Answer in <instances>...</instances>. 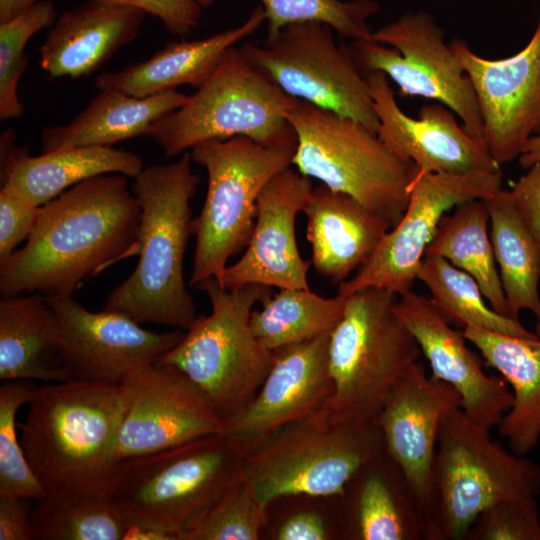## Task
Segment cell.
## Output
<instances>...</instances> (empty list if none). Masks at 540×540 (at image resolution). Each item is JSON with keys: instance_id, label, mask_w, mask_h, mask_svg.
Segmentation results:
<instances>
[{"instance_id": "6da1fadb", "label": "cell", "mask_w": 540, "mask_h": 540, "mask_svg": "<svg viewBox=\"0 0 540 540\" xmlns=\"http://www.w3.org/2000/svg\"><path fill=\"white\" fill-rule=\"evenodd\" d=\"M127 176L88 178L40 207L26 244L0 263V294L73 295L88 276L136 254L140 203Z\"/></svg>"}, {"instance_id": "7a4b0ae2", "label": "cell", "mask_w": 540, "mask_h": 540, "mask_svg": "<svg viewBox=\"0 0 540 540\" xmlns=\"http://www.w3.org/2000/svg\"><path fill=\"white\" fill-rule=\"evenodd\" d=\"M27 405L20 442L46 495L108 496L118 463L121 385L44 382Z\"/></svg>"}, {"instance_id": "3957f363", "label": "cell", "mask_w": 540, "mask_h": 540, "mask_svg": "<svg viewBox=\"0 0 540 540\" xmlns=\"http://www.w3.org/2000/svg\"><path fill=\"white\" fill-rule=\"evenodd\" d=\"M184 152L175 162L144 167L134 178L132 191L141 206L136 252L131 275L108 295L104 310L133 321L155 323L186 331L196 309L183 274V262L192 234L191 200L199 176Z\"/></svg>"}, {"instance_id": "277c9868", "label": "cell", "mask_w": 540, "mask_h": 540, "mask_svg": "<svg viewBox=\"0 0 540 540\" xmlns=\"http://www.w3.org/2000/svg\"><path fill=\"white\" fill-rule=\"evenodd\" d=\"M242 449L224 434L121 460L108 497L132 538L186 540L236 479Z\"/></svg>"}, {"instance_id": "5b68a950", "label": "cell", "mask_w": 540, "mask_h": 540, "mask_svg": "<svg viewBox=\"0 0 540 540\" xmlns=\"http://www.w3.org/2000/svg\"><path fill=\"white\" fill-rule=\"evenodd\" d=\"M344 297L329 338L333 394L325 411L336 422L375 424L395 382L422 352L394 310L396 293L367 287Z\"/></svg>"}, {"instance_id": "8992f818", "label": "cell", "mask_w": 540, "mask_h": 540, "mask_svg": "<svg viewBox=\"0 0 540 540\" xmlns=\"http://www.w3.org/2000/svg\"><path fill=\"white\" fill-rule=\"evenodd\" d=\"M461 408L440 426L427 507L426 540H463L476 518L507 499L540 492V467L508 452Z\"/></svg>"}, {"instance_id": "52a82bcc", "label": "cell", "mask_w": 540, "mask_h": 540, "mask_svg": "<svg viewBox=\"0 0 540 540\" xmlns=\"http://www.w3.org/2000/svg\"><path fill=\"white\" fill-rule=\"evenodd\" d=\"M205 292L211 313L200 315L157 364L184 373L226 421L256 395L273 362L250 327L253 306L271 296V287L222 286L214 277L195 286Z\"/></svg>"}, {"instance_id": "ba28073f", "label": "cell", "mask_w": 540, "mask_h": 540, "mask_svg": "<svg viewBox=\"0 0 540 540\" xmlns=\"http://www.w3.org/2000/svg\"><path fill=\"white\" fill-rule=\"evenodd\" d=\"M297 147L292 165L333 191L354 198L394 227L417 172L363 124L303 100L286 112Z\"/></svg>"}, {"instance_id": "9c48e42d", "label": "cell", "mask_w": 540, "mask_h": 540, "mask_svg": "<svg viewBox=\"0 0 540 540\" xmlns=\"http://www.w3.org/2000/svg\"><path fill=\"white\" fill-rule=\"evenodd\" d=\"M383 450L376 424L336 422L323 410L245 451L239 475L266 506L291 495L343 496L352 478Z\"/></svg>"}, {"instance_id": "30bf717a", "label": "cell", "mask_w": 540, "mask_h": 540, "mask_svg": "<svg viewBox=\"0 0 540 540\" xmlns=\"http://www.w3.org/2000/svg\"><path fill=\"white\" fill-rule=\"evenodd\" d=\"M296 147L297 142L267 145L236 136L191 148L192 161L207 172L208 187L201 212L192 221L195 251L190 286L212 277L221 283L229 259L250 240L262 189L292 165Z\"/></svg>"}, {"instance_id": "8fae6325", "label": "cell", "mask_w": 540, "mask_h": 540, "mask_svg": "<svg viewBox=\"0 0 540 540\" xmlns=\"http://www.w3.org/2000/svg\"><path fill=\"white\" fill-rule=\"evenodd\" d=\"M243 55L230 47L209 78L179 109L149 128L166 156H174L213 139L236 136L274 145L296 143L286 118L294 102Z\"/></svg>"}, {"instance_id": "7c38bea8", "label": "cell", "mask_w": 540, "mask_h": 540, "mask_svg": "<svg viewBox=\"0 0 540 540\" xmlns=\"http://www.w3.org/2000/svg\"><path fill=\"white\" fill-rule=\"evenodd\" d=\"M321 22L290 24L260 44L244 43L247 60L285 94L353 119L377 133L379 120L365 74L350 48Z\"/></svg>"}, {"instance_id": "4fadbf2b", "label": "cell", "mask_w": 540, "mask_h": 540, "mask_svg": "<svg viewBox=\"0 0 540 540\" xmlns=\"http://www.w3.org/2000/svg\"><path fill=\"white\" fill-rule=\"evenodd\" d=\"M351 54L365 74L380 71L399 87L402 96H421L444 104L460 117L463 128L482 139L477 97L433 16L406 12L372 33L353 40Z\"/></svg>"}, {"instance_id": "5bb4252c", "label": "cell", "mask_w": 540, "mask_h": 540, "mask_svg": "<svg viewBox=\"0 0 540 540\" xmlns=\"http://www.w3.org/2000/svg\"><path fill=\"white\" fill-rule=\"evenodd\" d=\"M502 189L496 172L415 174L406 210L384 235L356 274L341 283L338 295L348 296L367 287L388 289L398 296L411 290L442 217L469 200H485Z\"/></svg>"}, {"instance_id": "9a60e30c", "label": "cell", "mask_w": 540, "mask_h": 540, "mask_svg": "<svg viewBox=\"0 0 540 540\" xmlns=\"http://www.w3.org/2000/svg\"><path fill=\"white\" fill-rule=\"evenodd\" d=\"M120 385L123 410L116 443L118 462L223 433L225 420L174 367L154 363Z\"/></svg>"}, {"instance_id": "2e32d148", "label": "cell", "mask_w": 540, "mask_h": 540, "mask_svg": "<svg viewBox=\"0 0 540 540\" xmlns=\"http://www.w3.org/2000/svg\"><path fill=\"white\" fill-rule=\"evenodd\" d=\"M449 46L472 82L490 154L499 165L514 160L540 134V18L527 45L508 58H483L458 38Z\"/></svg>"}, {"instance_id": "e0dca14e", "label": "cell", "mask_w": 540, "mask_h": 540, "mask_svg": "<svg viewBox=\"0 0 540 540\" xmlns=\"http://www.w3.org/2000/svg\"><path fill=\"white\" fill-rule=\"evenodd\" d=\"M61 327L62 354L69 381L121 384L156 361L182 339L179 329L156 333L127 316L91 312L73 295L46 296Z\"/></svg>"}, {"instance_id": "ac0fdd59", "label": "cell", "mask_w": 540, "mask_h": 540, "mask_svg": "<svg viewBox=\"0 0 540 540\" xmlns=\"http://www.w3.org/2000/svg\"><path fill=\"white\" fill-rule=\"evenodd\" d=\"M329 338L330 333L274 351L270 370L256 395L225 421L222 434L243 454L281 428L327 408L333 394Z\"/></svg>"}, {"instance_id": "d6986e66", "label": "cell", "mask_w": 540, "mask_h": 540, "mask_svg": "<svg viewBox=\"0 0 540 540\" xmlns=\"http://www.w3.org/2000/svg\"><path fill=\"white\" fill-rule=\"evenodd\" d=\"M365 77L379 120L378 137L396 155L413 162L417 174L500 170L483 139L460 126L450 108L442 103L423 105L414 119L398 106L383 72H366Z\"/></svg>"}, {"instance_id": "ffe728a7", "label": "cell", "mask_w": 540, "mask_h": 540, "mask_svg": "<svg viewBox=\"0 0 540 540\" xmlns=\"http://www.w3.org/2000/svg\"><path fill=\"white\" fill-rule=\"evenodd\" d=\"M311 178L291 166L274 175L257 200L256 220L244 254L228 265L221 285L309 289L311 262L300 255L295 221L313 190Z\"/></svg>"}, {"instance_id": "44dd1931", "label": "cell", "mask_w": 540, "mask_h": 540, "mask_svg": "<svg viewBox=\"0 0 540 540\" xmlns=\"http://www.w3.org/2000/svg\"><path fill=\"white\" fill-rule=\"evenodd\" d=\"M394 310L428 360L431 376L457 390L461 409L474 421L488 429L498 426L512 405V391L503 378L486 374L463 332L430 298L412 289L398 296Z\"/></svg>"}, {"instance_id": "7402d4cb", "label": "cell", "mask_w": 540, "mask_h": 540, "mask_svg": "<svg viewBox=\"0 0 540 540\" xmlns=\"http://www.w3.org/2000/svg\"><path fill=\"white\" fill-rule=\"evenodd\" d=\"M458 408L457 390L415 362L395 382L375 420L385 452L402 469L426 511L440 426Z\"/></svg>"}, {"instance_id": "603a6c76", "label": "cell", "mask_w": 540, "mask_h": 540, "mask_svg": "<svg viewBox=\"0 0 540 540\" xmlns=\"http://www.w3.org/2000/svg\"><path fill=\"white\" fill-rule=\"evenodd\" d=\"M146 13L102 0L64 11L40 48V66L50 77H85L138 35Z\"/></svg>"}, {"instance_id": "cb8c5ba5", "label": "cell", "mask_w": 540, "mask_h": 540, "mask_svg": "<svg viewBox=\"0 0 540 540\" xmlns=\"http://www.w3.org/2000/svg\"><path fill=\"white\" fill-rule=\"evenodd\" d=\"M13 131L1 137L2 187L41 207L65 190L103 174L135 178L144 168L135 153L110 146L65 148L31 156L26 148L13 145Z\"/></svg>"}, {"instance_id": "d4e9b609", "label": "cell", "mask_w": 540, "mask_h": 540, "mask_svg": "<svg viewBox=\"0 0 540 540\" xmlns=\"http://www.w3.org/2000/svg\"><path fill=\"white\" fill-rule=\"evenodd\" d=\"M315 270L343 282L372 255L390 225L354 198L320 183L303 211Z\"/></svg>"}, {"instance_id": "484cf974", "label": "cell", "mask_w": 540, "mask_h": 540, "mask_svg": "<svg viewBox=\"0 0 540 540\" xmlns=\"http://www.w3.org/2000/svg\"><path fill=\"white\" fill-rule=\"evenodd\" d=\"M266 20L257 6L241 25L209 37L170 43L150 58L116 72L98 75L99 90L114 89L136 97H147L178 86L199 88L213 73L224 53L256 32Z\"/></svg>"}, {"instance_id": "4316f807", "label": "cell", "mask_w": 540, "mask_h": 540, "mask_svg": "<svg viewBox=\"0 0 540 540\" xmlns=\"http://www.w3.org/2000/svg\"><path fill=\"white\" fill-rule=\"evenodd\" d=\"M0 379L69 381L60 320L43 294H18L0 300Z\"/></svg>"}, {"instance_id": "83f0119b", "label": "cell", "mask_w": 540, "mask_h": 540, "mask_svg": "<svg viewBox=\"0 0 540 540\" xmlns=\"http://www.w3.org/2000/svg\"><path fill=\"white\" fill-rule=\"evenodd\" d=\"M462 332L485 364L511 386L513 402L498 424L499 432L513 453L526 456L540 439V337L523 338L472 326Z\"/></svg>"}, {"instance_id": "f1b7e54d", "label": "cell", "mask_w": 540, "mask_h": 540, "mask_svg": "<svg viewBox=\"0 0 540 540\" xmlns=\"http://www.w3.org/2000/svg\"><path fill=\"white\" fill-rule=\"evenodd\" d=\"M189 96L177 89L147 97H136L114 89L100 90L69 123L50 126L42 131V153L71 147H111L145 135L152 124L182 107Z\"/></svg>"}, {"instance_id": "f546056e", "label": "cell", "mask_w": 540, "mask_h": 540, "mask_svg": "<svg viewBox=\"0 0 540 540\" xmlns=\"http://www.w3.org/2000/svg\"><path fill=\"white\" fill-rule=\"evenodd\" d=\"M384 450L357 474L355 526L361 540H426L427 511L399 465Z\"/></svg>"}, {"instance_id": "4dcf8cb0", "label": "cell", "mask_w": 540, "mask_h": 540, "mask_svg": "<svg viewBox=\"0 0 540 540\" xmlns=\"http://www.w3.org/2000/svg\"><path fill=\"white\" fill-rule=\"evenodd\" d=\"M502 289L510 317L531 311L540 321V244L522 221L510 191L484 200Z\"/></svg>"}, {"instance_id": "1f68e13d", "label": "cell", "mask_w": 540, "mask_h": 540, "mask_svg": "<svg viewBox=\"0 0 540 540\" xmlns=\"http://www.w3.org/2000/svg\"><path fill=\"white\" fill-rule=\"evenodd\" d=\"M489 222L484 200L457 205L452 214H445L440 220L425 256L442 257L468 273L478 283L490 307L510 317L488 232Z\"/></svg>"}, {"instance_id": "d6a6232c", "label": "cell", "mask_w": 540, "mask_h": 540, "mask_svg": "<svg viewBox=\"0 0 540 540\" xmlns=\"http://www.w3.org/2000/svg\"><path fill=\"white\" fill-rule=\"evenodd\" d=\"M345 298H324L309 289L283 288L252 311L250 327L269 351L331 333L340 320Z\"/></svg>"}, {"instance_id": "836d02e7", "label": "cell", "mask_w": 540, "mask_h": 540, "mask_svg": "<svg viewBox=\"0 0 540 540\" xmlns=\"http://www.w3.org/2000/svg\"><path fill=\"white\" fill-rule=\"evenodd\" d=\"M32 509L34 540H120L134 528L108 496H49Z\"/></svg>"}, {"instance_id": "e575fe53", "label": "cell", "mask_w": 540, "mask_h": 540, "mask_svg": "<svg viewBox=\"0 0 540 540\" xmlns=\"http://www.w3.org/2000/svg\"><path fill=\"white\" fill-rule=\"evenodd\" d=\"M416 279L430 292L431 301L446 315L461 325L477 327L523 338H539L513 319L493 310L476 282L465 271L438 256H425Z\"/></svg>"}, {"instance_id": "d590c367", "label": "cell", "mask_w": 540, "mask_h": 540, "mask_svg": "<svg viewBox=\"0 0 540 540\" xmlns=\"http://www.w3.org/2000/svg\"><path fill=\"white\" fill-rule=\"evenodd\" d=\"M267 21V36L283 27L303 22L329 25L341 37L372 39L367 20L379 11L374 0H259Z\"/></svg>"}, {"instance_id": "8d00e7d4", "label": "cell", "mask_w": 540, "mask_h": 540, "mask_svg": "<svg viewBox=\"0 0 540 540\" xmlns=\"http://www.w3.org/2000/svg\"><path fill=\"white\" fill-rule=\"evenodd\" d=\"M57 10L51 0H40L13 19L0 23V119L20 118L19 80L29 63L25 47L37 32L52 26Z\"/></svg>"}, {"instance_id": "74e56055", "label": "cell", "mask_w": 540, "mask_h": 540, "mask_svg": "<svg viewBox=\"0 0 540 540\" xmlns=\"http://www.w3.org/2000/svg\"><path fill=\"white\" fill-rule=\"evenodd\" d=\"M31 380L5 381L0 386V495L39 500L46 492L31 469L17 433L16 414L30 400Z\"/></svg>"}, {"instance_id": "f35d334b", "label": "cell", "mask_w": 540, "mask_h": 540, "mask_svg": "<svg viewBox=\"0 0 540 540\" xmlns=\"http://www.w3.org/2000/svg\"><path fill=\"white\" fill-rule=\"evenodd\" d=\"M267 508L238 473L186 540H256L267 523Z\"/></svg>"}, {"instance_id": "ab89813d", "label": "cell", "mask_w": 540, "mask_h": 540, "mask_svg": "<svg viewBox=\"0 0 540 540\" xmlns=\"http://www.w3.org/2000/svg\"><path fill=\"white\" fill-rule=\"evenodd\" d=\"M463 540H540V516L535 497L500 501L485 509Z\"/></svg>"}, {"instance_id": "60d3db41", "label": "cell", "mask_w": 540, "mask_h": 540, "mask_svg": "<svg viewBox=\"0 0 540 540\" xmlns=\"http://www.w3.org/2000/svg\"><path fill=\"white\" fill-rule=\"evenodd\" d=\"M40 207L11 191L0 190V263L8 259L19 243L32 234Z\"/></svg>"}, {"instance_id": "b9f144b4", "label": "cell", "mask_w": 540, "mask_h": 540, "mask_svg": "<svg viewBox=\"0 0 540 540\" xmlns=\"http://www.w3.org/2000/svg\"><path fill=\"white\" fill-rule=\"evenodd\" d=\"M140 9L157 17L174 35L185 36L199 24L201 6L196 0H102Z\"/></svg>"}, {"instance_id": "7bdbcfd3", "label": "cell", "mask_w": 540, "mask_h": 540, "mask_svg": "<svg viewBox=\"0 0 540 540\" xmlns=\"http://www.w3.org/2000/svg\"><path fill=\"white\" fill-rule=\"evenodd\" d=\"M528 169L510 193L522 221L540 244V161Z\"/></svg>"}, {"instance_id": "ee69618b", "label": "cell", "mask_w": 540, "mask_h": 540, "mask_svg": "<svg viewBox=\"0 0 540 540\" xmlns=\"http://www.w3.org/2000/svg\"><path fill=\"white\" fill-rule=\"evenodd\" d=\"M31 501L0 495V540H34Z\"/></svg>"}, {"instance_id": "f6af8a7d", "label": "cell", "mask_w": 540, "mask_h": 540, "mask_svg": "<svg viewBox=\"0 0 540 540\" xmlns=\"http://www.w3.org/2000/svg\"><path fill=\"white\" fill-rule=\"evenodd\" d=\"M326 527L321 516L312 511L297 513L288 518L279 528V540H324Z\"/></svg>"}, {"instance_id": "bcb514c9", "label": "cell", "mask_w": 540, "mask_h": 540, "mask_svg": "<svg viewBox=\"0 0 540 540\" xmlns=\"http://www.w3.org/2000/svg\"><path fill=\"white\" fill-rule=\"evenodd\" d=\"M40 0H0V23L9 21Z\"/></svg>"}, {"instance_id": "7dc6e473", "label": "cell", "mask_w": 540, "mask_h": 540, "mask_svg": "<svg viewBox=\"0 0 540 540\" xmlns=\"http://www.w3.org/2000/svg\"><path fill=\"white\" fill-rule=\"evenodd\" d=\"M540 161V134L532 136L526 143L519 156V163L523 168H529Z\"/></svg>"}, {"instance_id": "c3c4849f", "label": "cell", "mask_w": 540, "mask_h": 540, "mask_svg": "<svg viewBox=\"0 0 540 540\" xmlns=\"http://www.w3.org/2000/svg\"><path fill=\"white\" fill-rule=\"evenodd\" d=\"M215 0H196L201 8H207L214 3Z\"/></svg>"}, {"instance_id": "681fc988", "label": "cell", "mask_w": 540, "mask_h": 540, "mask_svg": "<svg viewBox=\"0 0 540 540\" xmlns=\"http://www.w3.org/2000/svg\"><path fill=\"white\" fill-rule=\"evenodd\" d=\"M538 336L540 337V321H538V325H537V332Z\"/></svg>"}]
</instances>
